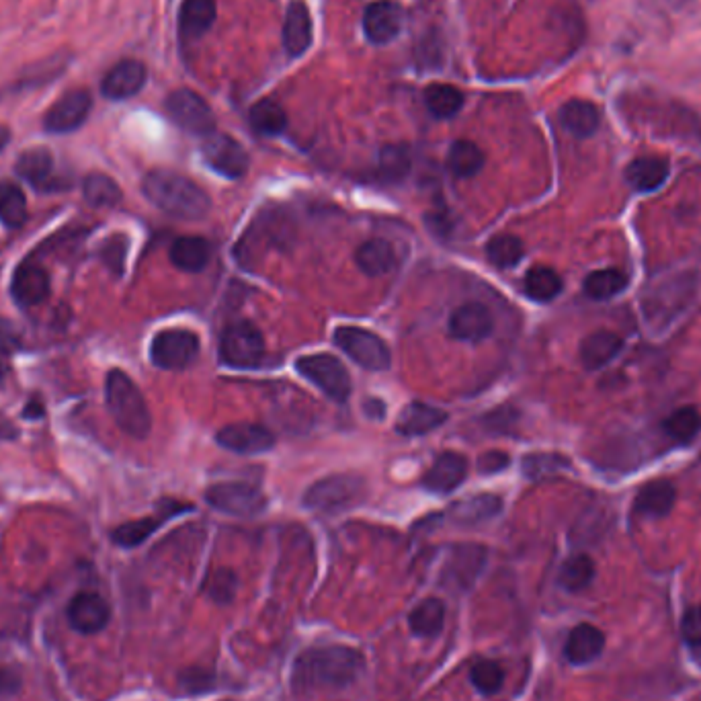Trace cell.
<instances>
[{
	"instance_id": "ba28073f",
	"label": "cell",
	"mask_w": 701,
	"mask_h": 701,
	"mask_svg": "<svg viewBox=\"0 0 701 701\" xmlns=\"http://www.w3.org/2000/svg\"><path fill=\"white\" fill-rule=\"evenodd\" d=\"M335 343L363 369L384 371L390 367L392 357L388 345L376 333L365 331V328L339 326L335 331Z\"/></svg>"
},
{
	"instance_id": "c3c4849f",
	"label": "cell",
	"mask_w": 701,
	"mask_h": 701,
	"mask_svg": "<svg viewBox=\"0 0 701 701\" xmlns=\"http://www.w3.org/2000/svg\"><path fill=\"white\" fill-rule=\"evenodd\" d=\"M568 468V460L558 456V453H531L523 458V472L527 478L538 480Z\"/></svg>"
},
{
	"instance_id": "91938a15",
	"label": "cell",
	"mask_w": 701,
	"mask_h": 701,
	"mask_svg": "<svg viewBox=\"0 0 701 701\" xmlns=\"http://www.w3.org/2000/svg\"><path fill=\"white\" fill-rule=\"evenodd\" d=\"M11 138H13L11 130L7 126H0V154H3L5 148L11 144Z\"/></svg>"
},
{
	"instance_id": "ee69618b",
	"label": "cell",
	"mask_w": 701,
	"mask_h": 701,
	"mask_svg": "<svg viewBox=\"0 0 701 701\" xmlns=\"http://www.w3.org/2000/svg\"><path fill=\"white\" fill-rule=\"evenodd\" d=\"M486 257L494 267L511 269L523 259V242L511 234L494 236L486 244Z\"/></svg>"
},
{
	"instance_id": "9c48e42d",
	"label": "cell",
	"mask_w": 701,
	"mask_h": 701,
	"mask_svg": "<svg viewBox=\"0 0 701 701\" xmlns=\"http://www.w3.org/2000/svg\"><path fill=\"white\" fill-rule=\"evenodd\" d=\"M93 111V93L87 87L68 89L52 107L44 113L41 126L48 134H72L85 126Z\"/></svg>"
},
{
	"instance_id": "e575fe53",
	"label": "cell",
	"mask_w": 701,
	"mask_h": 701,
	"mask_svg": "<svg viewBox=\"0 0 701 701\" xmlns=\"http://www.w3.org/2000/svg\"><path fill=\"white\" fill-rule=\"evenodd\" d=\"M501 509H503V501L501 497H497V494H478V497L453 505L451 519L462 525H472L494 517Z\"/></svg>"
},
{
	"instance_id": "52a82bcc",
	"label": "cell",
	"mask_w": 701,
	"mask_h": 701,
	"mask_svg": "<svg viewBox=\"0 0 701 701\" xmlns=\"http://www.w3.org/2000/svg\"><path fill=\"white\" fill-rule=\"evenodd\" d=\"M205 501L220 513L232 517H257L267 509V497L244 482H220L205 490Z\"/></svg>"
},
{
	"instance_id": "44dd1931",
	"label": "cell",
	"mask_w": 701,
	"mask_h": 701,
	"mask_svg": "<svg viewBox=\"0 0 701 701\" xmlns=\"http://www.w3.org/2000/svg\"><path fill=\"white\" fill-rule=\"evenodd\" d=\"M314 39L310 9L304 0H292L283 23V46L292 58H300L308 52Z\"/></svg>"
},
{
	"instance_id": "f6af8a7d",
	"label": "cell",
	"mask_w": 701,
	"mask_h": 701,
	"mask_svg": "<svg viewBox=\"0 0 701 701\" xmlns=\"http://www.w3.org/2000/svg\"><path fill=\"white\" fill-rule=\"evenodd\" d=\"M410 171V152L404 146H384L378 158V173L388 183L402 181Z\"/></svg>"
},
{
	"instance_id": "816d5d0a",
	"label": "cell",
	"mask_w": 701,
	"mask_h": 701,
	"mask_svg": "<svg viewBox=\"0 0 701 701\" xmlns=\"http://www.w3.org/2000/svg\"><path fill=\"white\" fill-rule=\"evenodd\" d=\"M214 681H216L214 675L210 671H205V669H187L179 677V685L189 695L210 691L214 687Z\"/></svg>"
},
{
	"instance_id": "ac0fdd59",
	"label": "cell",
	"mask_w": 701,
	"mask_h": 701,
	"mask_svg": "<svg viewBox=\"0 0 701 701\" xmlns=\"http://www.w3.org/2000/svg\"><path fill=\"white\" fill-rule=\"evenodd\" d=\"M494 331L490 310L478 302H468L456 308L449 318V335L464 343H480Z\"/></svg>"
},
{
	"instance_id": "836d02e7",
	"label": "cell",
	"mask_w": 701,
	"mask_h": 701,
	"mask_svg": "<svg viewBox=\"0 0 701 701\" xmlns=\"http://www.w3.org/2000/svg\"><path fill=\"white\" fill-rule=\"evenodd\" d=\"M447 167L456 177L470 179L482 171L484 152L470 140L453 142L447 154Z\"/></svg>"
},
{
	"instance_id": "3957f363",
	"label": "cell",
	"mask_w": 701,
	"mask_h": 701,
	"mask_svg": "<svg viewBox=\"0 0 701 701\" xmlns=\"http://www.w3.org/2000/svg\"><path fill=\"white\" fill-rule=\"evenodd\" d=\"M105 400L115 425L134 439H146L152 415L136 382L121 369H111L105 380Z\"/></svg>"
},
{
	"instance_id": "6da1fadb",
	"label": "cell",
	"mask_w": 701,
	"mask_h": 701,
	"mask_svg": "<svg viewBox=\"0 0 701 701\" xmlns=\"http://www.w3.org/2000/svg\"><path fill=\"white\" fill-rule=\"evenodd\" d=\"M365 669V661L359 650L349 646H316L302 652L294 663V687L296 689H322V687H347L355 683Z\"/></svg>"
},
{
	"instance_id": "b9f144b4",
	"label": "cell",
	"mask_w": 701,
	"mask_h": 701,
	"mask_svg": "<svg viewBox=\"0 0 701 701\" xmlns=\"http://www.w3.org/2000/svg\"><path fill=\"white\" fill-rule=\"evenodd\" d=\"M251 126L261 136H279L287 128V115L279 103L263 99L251 107Z\"/></svg>"
},
{
	"instance_id": "8d00e7d4",
	"label": "cell",
	"mask_w": 701,
	"mask_h": 701,
	"mask_svg": "<svg viewBox=\"0 0 701 701\" xmlns=\"http://www.w3.org/2000/svg\"><path fill=\"white\" fill-rule=\"evenodd\" d=\"M628 285V277L620 269H599L585 277L583 290L591 300L603 302L622 294Z\"/></svg>"
},
{
	"instance_id": "bcb514c9",
	"label": "cell",
	"mask_w": 701,
	"mask_h": 701,
	"mask_svg": "<svg viewBox=\"0 0 701 701\" xmlns=\"http://www.w3.org/2000/svg\"><path fill=\"white\" fill-rule=\"evenodd\" d=\"M453 564L456 566H451L453 572H449L451 579H458V583L462 585H470L480 568L484 566V548L480 546H462L458 552H456V560H453Z\"/></svg>"
},
{
	"instance_id": "6f0895ef",
	"label": "cell",
	"mask_w": 701,
	"mask_h": 701,
	"mask_svg": "<svg viewBox=\"0 0 701 701\" xmlns=\"http://www.w3.org/2000/svg\"><path fill=\"white\" fill-rule=\"evenodd\" d=\"M365 410H367V415H369L371 419H380V417L384 415V412H386V406H384L380 400L371 398V400L365 404Z\"/></svg>"
},
{
	"instance_id": "5b68a950",
	"label": "cell",
	"mask_w": 701,
	"mask_h": 701,
	"mask_svg": "<svg viewBox=\"0 0 701 701\" xmlns=\"http://www.w3.org/2000/svg\"><path fill=\"white\" fill-rule=\"evenodd\" d=\"M164 109H167L169 117L181 130L193 136L208 138L216 134V115L212 107L199 93L191 89L173 91L167 97V101H164Z\"/></svg>"
},
{
	"instance_id": "74e56055",
	"label": "cell",
	"mask_w": 701,
	"mask_h": 701,
	"mask_svg": "<svg viewBox=\"0 0 701 701\" xmlns=\"http://www.w3.org/2000/svg\"><path fill=\"white\" fill-rule=\"evenodd\" d=\"M82 197L93 208H115L123 193L115 179L103 173H91L82 181Z\"/></svg>"
},
{
	"instance_id": "8992f818",
	"label": "cell",
	"mask_w": 701,
	"mask_h": 701,
	"mask_svg": "<svg viewBox=\"0 0 701 701\" xmlns=\"http://www.w3.org/2000/svg\"><path fill=\"white\" fill-rule=\"evenodd\" d=\"M298 374L312 382L331 400L345 402L351 394V378L345 365L335 355H306L296 361Z\"/></svg>"
},
{
	"instance_id": "ab89813d",
	"label": "cell",
	"mask_w": 701,
	"mask_h": 701,
	"mask_svg": "<svg viewBox=\"0 0 701 701\" xmlns=\"http://www.w3.org/2000/svg\"><path fill=\"white\" fill-rule=\"evenodd\" d=\"M27 220V197L15 181H0V222L19 228Z\"/></svg>"
},
{
	"instance_id": "7a4b0ae2",
	"label": "cell",
	"mask_w": 701,
	"mask_h": 701,
	"mask_svg": "<svg viewBox=\"0 0 701 701\" xmlns=\"http://www.w3.org/2000/svg\"><path fill=\"white\" fill-rule=\"evenodd\" d=\"M142 191L154 208L177 220H201L212 210L210 195L173 171H150L142 181Z\"/></svg>"
},
{
	"instance_id": "4fadbf2b",
	"label": "cell",
	"mask_w": 701,
	"mask_h": 701,
	"mask_svg": "<svg viewBox=\"0 0 701 701\" xmlns=\"http://www.w3.org/2000/svg\"><path fill=\"white\" fill-rule=\"evenodd\" d=\"M148 80V68L136 58L119 60L101 80V95L109 101H128L136 97Z\"/></svg>"
},
{
	"instance_id": "db71d44e",
	"label": "cell",
	"mask_w": 701,
	"mask_h": 701,
	"mask_svg": "<svg viewBox=\"0 0 701 701\" xmlns=\"http://www.w3.org/2000/svg\"><path fill=\"white\" fill-rule=\"evenodd\" d=\"M511 464V458L507 456L505 451H499V449H492V451H486L484 456H480L478 460V470L482 474H499L503 470H507Z\"/></svg>"
},
{
	"instance_id": "cb8c5ba5",
	"label": "cell",
	"mask_w": 701,
	"mask_h": 701,
	"mask_svg": "<svg viewBox=\"0 0 701 701\" xmlns=\"http://www.w3.org/2000/svg\"><path fill=\"white\" fill-rule=\"evenodd\" d=\"M562 128L579 140L591 138L601 126L599 107L587 99H570L560 107Z\"/></svg>"
},
{
	"instance_id": "d590c367",
	"label": "cell",
	"mask_w": 701,
	"mask_h": 701,
	"mask_svg": "<svg viewBox=\"0 0 701 701\" xmlns=\"http://www.w3.org/2000/svg\"><path fill=\"white\" fill-rule=\"evenodd\" d=\"M423 99L429 113L437 119H449L453 115H458L460 109L464 107V93L453 85H443V82L429 85L425 89Z\"/></svg>"
},
{
	"instance_id": "484cf974",
	"label": "cell",
	"mask_w": 701,
	"mask_h": 701,
	"mask_svg": "<svg viewBox=\"0 0 701 701\" xmlns=\"http://www.w3.org/2000/svg\"><path fill=\"white\" fill-rule=\"evenodd\" d=\"M447 421V412L425 402H410L400 412L396 431L406 437H421L439 429Z\"/></svg>"
},
{
	"instance_id": "5bb4252c",
	"label": "cell",
	"mask_w": 701,
	"mask_h": 701,
	"mask_svg": "<svg viewBox=\"0 0 701 701\" xmlns=\"http://www.w3.org/2000/svg\"><path fill=\"white\" fill-rule=\"evenodd\" d=\"M15 173L37 191L68 189L62 179H56L54 154L44 146L23 150L15 162Z\"/></svg>"
},
{
	"instance_id": "7dc6e473",
	"label": "cell",
	"mask_w": 701,
	"mask_h": 701,
	"mask_svg": "<svg viewBox=\"0 0 701 701\" xmlns=\"http://www.w3.org/2000/svg\"><path fill=\"white\" fill-rule=\"evenodd\" d=\"M470 681L482 695H494V693L501 691V687L505 683V671L499 663L480 661L472 667Z\"/></svg>"
},
{
	"instance_id": "277c9868",
	"label": "cell",
	"mask_w": 701,
	"mask_h": 701,
	"mask_svg": "<svg viewBox=\"0 0 701 701\" xmlns=\"http://www.w3.org/2000/svg\"><path fill=\"white\" fill-rule=\"evenodd\" d=\"M265 355V341L251 322H234L220 337V359L236 369H253Z\"/></svg>"
},
{
	"instance_id": "f907efd6",
	"label": "cell",
	"mask_w": 701,
	"mask_h": 701,
	"mask_svg": "<svg viewBox=\"0 0 701 701\" xmlns=\"http://www.w3.org/2000/svg\"><path fill=\"white\" fill-rule=\"evenodd\" d=\"M126 251H128V238L123 234H115L113 238H109L103 249H101V259L105 261V265L115 273L121 275L123 273V263H126Z\"/></svg>"
},
{
	"instance_id": "8fae6325",
	"label": "cell",
	"mask_w": 701,
	"mask_h": 701,
	"mask_svg": "<svg viewBox=\"0 0 701 701\" xmlns=\"http://www.w3.org/2000/svg\"><path fill=\"white\" fill-rule=\"evenodd\" d=\"M363 490V478L353 474H335L312 484L304 494V505L312 511H337L355 503Z\"/></svg>"
},
{
	"instance_id": "30bf717a",
	"label": "cell",
	"mask_w": 701,
	"mask_h": 701,
	"mask_svg": "<svg viewBox=\"0 0 701 701\" xmlns=\"http://www.w3.org/2000/svg\"><path fill=\"white\" fill-rule=\"evenodd\" d=\"M199 337L185 328L160 331L150 343V361L167 371L189 367L199 357Z\"/></svg>"
},
{
	"instance_id": "9f6ffc18",
	"label": "cell",
	"mask_w": 701,
	"mask_h": 701,
	"mask_svg": "<svg viewBox=\"0 0 701 701\" xmlns=\"http://www.w3.org/2000/svg\"><path fill=\"white\" fill-rule=\"evenodd\" d=\"M21 687V677L15 669L3 667L0 669V695H13Z\"/></svg>"
},
{
	"instance_id": "7402d4cb",
	"label": "cell",
	"mask_w": 701,
	"mask_h": 701,
	"mask_svg": "<svg viewBox=\"0 0 701 701\" xmlns=\"http://www.w3.org/2000/svg\"><path fill=\"white\" fill-rule=\"evenodd\" d=\"M162 509L164 511H160L158 517H144V519H138V521H130V523L119 525L117 529H113L111 540L117 546H121V548H136V546L144 544L164 521L179 515V513H183V511H189L191 505L167 501V503H162Z\"/></svg>"
},
{
	"instance_id": "2e32d148",
	"label": "cell",
	"mask_w": 701,
	"mask_h": 701,
	"mask_svg": "<svg viewBox=\"0 0 701 701\" xmlns=\"http://www.w3.org/2000/svg\"><path fill=\"white\" fill-rule=\"evenodd\" d=\"M216 441L228 451L255 456V453H265L275 445V435L257 423H232L218 431Z\"/></svg>"
},
{
	"instance_id": "680465c9",
	"label": "cell",
	"mask_w": 701,
	"mask_h": 701,
	"mask_svg": "<svg viewBox=\"0 0 701 701\" xmlns=\"http://www.w3.org/2000/svg\"><path fill=\"white\" fill-rule=\"evenodd\" d=\"M23 415H25L27 419H39V417H44V406H41L37 400H31V402L27 404Z\"/></svg>"
},
{
	"instance_id": "d6986e66",
	"label": "cell",
	"mask_w": 701,
	"mask_h": 701,
	"mask_svg": "<svg viewBox=\"0 0 701 701\" xmlns=\"http://www.w3.org/2000/svg\"><path fill=\"white\" fill-rule=\"evenodd\" d=\"M72 54L66 50H60L44 60L33 62L31 66H27L21 76H17L11 85L7 87V93H27V91H35L41 87H48L52 82H56L70 66L72 62Z\"/></svg>"
},
{
	"instance_id": "7bdbcfd3",
	"label": "cell",
	"mask_w": 701,
	"mask_h": 701,
	"mask_svg": "<svg viewBox=\"0 0 701 701\" xmlns=\"http://www.w3.org/2000/svg\"><path fill=\"white\" fill-rule=\"evenodd\" d=\"M665 433L677 441V443H689L695 439V435L701 429V415L699 410L693 406H683L677 408L671 417L665 419L663 423Z\"/></svg>"
},
{
	"instance_id": "d4e9b609",
	"label": "cell",
	"mask_w": 701,
	"mask_h": 701,
	"mask_svg": "<svg viewBox=\"0 0 701 701\" xmlns=\"http://www.w3.org/2000/svg\"><path fill=\"white\" fill-rule=\"evenodd\" d=\"M677 501V490L673 482L669 480H652L644 484L634 501V511L640 517H650V519H661L667 517Z\"/></svg>"
},
{
	"instance_id": "681fc988",
	"label": "cell",
	"mask_w": 701,
	"mask_h": 701,
	"mask_svg": "<svg viewBox=\"0 0 701 701\" xmlns=\"http://www.w3.org/2000/svg\"><path fill=\"white\" fill-rule=\"evenodd\" d=\"M236 587H238L236 574L230 568H220L210 574V579L203 589L210 595L212 601L220 605H228L236 595Z\"/></svg>"
},
{
	"instance_id": "1f68e13d",
	"label": "cell",
	"mask_w": 701,
	"mask_h": 701,
	"mask_svg": "<svg viewBox=\"0 0 701 701\" xmlns=\"http://www.w3.org/2000/svg\"><path fill=\"white\" fill-rule=\"evenodd\" d=\"M218 15L216 0H183L179 11V29L187 39H197L210 31Z\"/></svg>"
},
{
	"instance_id": "f5cc1de1",
	"label": "cell",
	"mask_w": 701,
	"mask_h": 701,
	"mask_svg": "<svg viewBox=\"0 0 701 701\" xmlns=\"http://www.w3.org/2000/svg\"><path fill=\"white\" fill-rule=\"evenodd\" d=\"M681 634L689 646H701V607L699 605L689 607L685 611L681 622Z\"/></svg>"
},
{
	"instance_id": "e0dca14e",
	"label": "cell",
	"mask_w": 701,
	"mask_h": 701,
	"mask_svg": "<svg viewBox=\"0 0 701 701\" xmlns=\"http://www.w3.org/2000/svg\"><path fill=\"white\" fill-rule=\"evenodd\" d=\"M66 615H68V624L78 634L93 636L105 630V626L109 624L111 609L101 595L87 591V593H78L70 601Z\"/></svg>"
},
{
	"instance_id": "603a6c76",
	"label": "cell",
	"mask_w": 701,
	"mask_h": 701,
	"mask_svg": "<svg viewBox=\"0 0 701 701\" xmlns=\"http://www.w3.org/2000/svg\"><path fill=\"white\" fill-rule=\"evenodd\" d=\"M468 474V460L462 453L447 451L433 462L423 478V486L435 494H449L456 490Z\"/></svg>"
},
{
	"instance_id": "d6a6232c",
	"label": "cell",
	"mask_w": 701,
	"mask_h": 701,
	"mask_svg": "<svg viewBox=\"0 0 701 701\" xmlns=\"http://www.w3.org/2000/svg\"><path fill=\"white\" fill-rule=\"evenodd\" d=\"M445 624V605L439 599H425L408 617V626L412 634L419 638H435L443 630Z\"/></svg>"
},
{
	"instance_id": "9a60e30c",
	"label": "cell",
	"mask_w": 701,
	"mask_h": 701,
	"mask_svg": "<svg viewBox=\"0 0 701 701\" xmlns=\"http://www.w3.org/2000/svg\"><path fill=\"white\" fill-rule=\"evenodd\" d=\"M404 13L396 0H376L363 13L365 37L376 46L390 44L402 31Z\"/></svg>"
},
{
	"instance_id": "11a10c76",
	"label": "cell",
	"mask_w": 701,
	"mask_h": 701,
	"mask_svg": "<svg viewBox=\"0 0 701 701\" xmlns=\"http://www.w3.org/2000/svg\"><path fill=\"white\" fill-rule=\"evenodd\" d=\"M515 421H517V412H515L513 408H507V406L490 412V415L486 417V425H488L492 431H505V429H509Z\"/></svg>"
},
{
	"instance_id": "60d3db41",
	"label": "cell",
	"mask_w": 701,
	"mask_h": 701,
	"mask_svg": "<svg viewBox=\"0 0 701 701\" xmlns=\"http://www.w3.org/2000/svg\"><path fill=\"white\" fill-rule=\"evenodd\" d=\"M525 294L535 302H552L562 292V277L550 267H533L525 275Z\"/></svg>"
},
{
	"instance_id": "7c38bea8",
	"label": "cell",
	"mask_w": 701,
	"mask_h": 701,
	"mask_svg": "<svg viewBox=\"0 0 701 701\" xmlns=\"http://www.w3.org/2000/svg\"><path fill=\"white\" fill-rule=\"evenodd\" d=\"M203 158L218 175L226 179H240L251 167L249 152L226 134L208 136L203 144Z\"/></svg>"
},
{
	"instance_id": "f546056e",
	"label": "cell",
	"mask_w": 701,
	"mask_h": 701,
	"mask_svg": "<svg viewBox=\"0 0 701 701\" xmlns=\"http://www.w3.org/2000/svg\"><path fill=\"white\" fill-rule=\"evenodd\" d=\"M355 263L367 277H382L396 267V251L388 240L371 238L357 249Z\"/></svg>"
},
{
	"instance_id": "4316f807",
	"label": "cell",
	"mask_w": 701,
	"mask_h": 701,
	"mask_svg": "<svg viewBox=\"0 0 701 701\" xmlns=\"http://www.w3.org/2000/svg\"><path fill=\"white\" fill-rule=\"evenodd\" d=\"M669 162L665 158L658 156H640L634 158L628 169H626V181L630 183L632 189L640 193H650L656 191L658 187H663L669 179Z\"/></svg>"
},
{
	"instance_id": "f35d334b",
	"label": "cell",
	"mask_w": 701,
	"mask_h": 701,
	"mask_svg": "<svg viewBox=\"0 0 701 701\" xmlns=\"http://www.w3.org/2000/svg\"><path fill=\"white\" fill-rule=\"evenodd\" d=\"M595 579V562L587 554H576L568 558L558 574V583L568 593H579L587 589Z\"/></svg>"
},
{
	"instance_id": "ffe728a7",
	"label": "cell",
	"mask_w": 701,
	"mask_h": 701,
	"mask_svg": "<svg viewBox=\"0 0 701 701\" xmlns=\"http://www.w3.org/2000/svg\"><path fill=\"white\" fill-rule=\"evenodd\" d=\"M11 294L21 308L39 306L50 296V275L33 263H21L11 281Z\"/></svg>"
},
{
	"instance_id": "4dcf8cb0",
	"label": "cell",
	"mask_w": 701,
	"mask_h": 701,
	"mask_svg": "<svg viewBox=\"0 0 701 701\" xmlns=\"http://www.w3.org/2000/svg\"><path fill=\"white\" fill-rule=\"evenodd\" d=\"M212 259V244L201 236H181L171 246V263L187 273H199Z\"/></svg>"
},
{
	"instance_id": "83f0119b",
	"label": "cell",
	"mask_w": 701,
	"mask_h": 701,
	"mask_svg": "<svg viewBox=\"0 0 701 701\" xmlns=\"http://www.w3.org/2000/svg\"><path fill=\"white\" fill-rule=\"evenodd\" d=\"M605 648V636L599 628L591 624L576 626L564 646V654L572 665H589L601 656Z\"/></svg>"
},
{
	"instance_id": "f1b7e54d",
	"label": "cell",
	"mask_w": 701,
	"mask_h": 701,
	"mask_svg": "<svg viewBox=\"0 0 701 701\" xmlns=\"http://www.w3.org/2000/svg\"><path fill=\"white\" fill-rule=\"evenodd\" d=\"M624 349V339L613 331H595L583 339L579 355L581 363L595 371L609 365Z\"/></svg>"
}]
</instances>
